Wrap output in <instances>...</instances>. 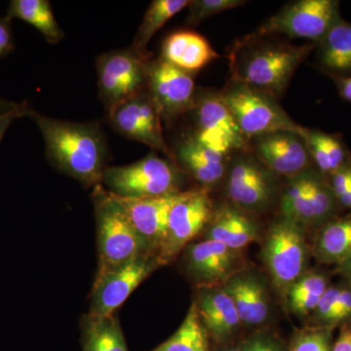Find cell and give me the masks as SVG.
Masks as SVG:
<instances>
[{"instance_id":"obj_9","label":"cell","mask_w":351,"mask_h":351,"mask_svg":"<svg viewBox=\"0 0 351 351\" xmlns=\"http://www.w3.org/2000/svg\"><path fill=\"white\" fill-rule=\"evenodd\" d=\"M160 265L152 255H143L130 262L97 274L91 294L90 314L115 315L132 293Z\"/></svg>"},{"instance_id":"obj_37","label":"cell","mask_w":351,"mask_h":351,"mask_svg":"<svg viewBox=\"0 0 351 351\" xmlns=\"http://www.w3.org/2000/svg\"><path fill=\"white\" fill-rule=\"evenodd\" d=\"M240 348L242 351H282L276 341L265 337H255L248 339Z\"/></svg>"},{"instance_id":"obj_11","label":"cell","mask_w":351,"mask_h":351,"mask_svg":"<svg viewBox=\"0 0 351 351\" xmlns=\"http://www.w3.org/2000/svg\"><path fill=\"white\" fill-rule=\"evenodd\" d=\"M213 204L205 191H186L184 197L171 209L167 239L156 256L159 263L168 262L182 251L214 216Z\"/></svg>"},{"instance_id":"obj_20","label":"cell","mask_w":351,"mask_h":351,"mask_svg":"<svg viewBox=\"0 0 351 351\" xmlns=\"http://www.w3.org/2000/svg\"><path fill=\"white\" fill-rule=\"evenodd\" d=\"M218 57L204 36L193 31H179L164 40L161 58L177 68L193 73Z\"/></svg>"},{"instance_id":"obj_6","label":"cell","mask_w":351,"mask_h":351,"mask_svg":"<svg viewBox=\"0 0 351 351\" xmlns=\"http://www.w3.org/2000/svg\"><path fill=\"white\" fill-rule=\"evenodd\" d=\"M101 101L110 112L147 87L149 59L133 48L104 53L97 59Z\"/></svg>"},{"instance_id":"obj_42","label":"cell","mask_w":351,"mask_h":351,"mask_svg":"<svg viewBox=\"0 0 351 351\" xmlns=\"http://www.w3.org/2000/svg\"><path fill=\"white\" fill-rule=\"evenodd\" d=\"M339 201L343 205V206L350 208L351 210V184L350 189H348V191H346L345 195L339 198Z\"/></svg>"},{"instance_id":"obj_34","label":"cell","mask_w":351,"mask_h":351,"mask_svg":"<svg viewBox=\"0 0 351 351\" xmlns=\"http://www.w3.org/2000/svg\"><path fill=\"white\" fill-rule=\"evenodd\" d=\"M341 290V289L334 287L327 288L324 294L321 297L315 309L316 315L321 321L331 323L332 315L336 311L337 304H338Z\"/></svg>"},{"instance_id":"obj_13","label":"cell","mask_w":351,"mask_h":351,"mask_svg":"<svg viewBox=\"0 0 351 351\" xmlns=\"http://www.w3.org/2000/svg\"><path fill=\"white\" fill-rule=\"evenodd\" d=\"M110 125L124 137L171 156L164 140L161 115L149 92L136 95L108 112Z\"/></svg>"},{"instance_id":"obj_8","label":"cell","mask_w":351,"mask_h":351,"mask_svg":"<svg viewBox=\"0 0 351 351\" xmlns=\"http://www.w3.org/2000/svg\"><path fill=\"white\" fill-rule=\"evenodd\" d=\"M263 255L272 282L280 292H289L302 276L306 263V243L301 226L285 218L274 223Z\"/></svg>"},{"instance_id":"obj_26","label":"cell","mask_w":351,"mask_h":351,"mask_svg":"<svg viewBox=\"0 0 351 351\" xmlns=\"http://www.w3.org/2000/svg\"><path fill=\"white\" fill-rule=\"evenodd\" d=\"M83 351H128L125 337L115 315L88 314L83 326Z\"/></svg>"},{"instance_id":"obj_41","label":"cell","mask_w":351,"mask_h":351,"mask_svg":"<svg viewBox=\"0 0 351 351\" xmlns=\"http://www.w3.org/2000/svg\"><path fill=\"white\" fill-rule=\"evenodd\" d=\"M21 105H22V103H15V101L6 100V99L0 97V112L14 110V108H19Z\"/></svg>"},{"instance_id":"obj_15","label":"cell","mask_w":351,"mask_h":351,"mask_svg":"<svg viewBox=\"0 0 351 351\" xmlns=\"http://www.w3.org/2000/svg\"><path fill=\"white\" fill-rule=\"evenodd\" d=\"M198 130L195 137L221 154L243 149L247 138L221 97L209 95L195 101Z\"/></svg>"},{"instance_id":"obj_27","label":"cell","mask_w":351,"mask_h":351,"mask_svg":"<svg viewBox=\"0 0 351 351\" xmlns=\"http://www.w3.org/2000/svg\"><path fill=\"white\" fill-rule=\"evenodd\" d=\"M315 252L322 263H345L351 256V216L327 223L318 235Z\"/></svg>"},{"instance_id":"obj_16","label":"cell","mask_w":351,"mask_h":351,"mask_svg":"<svg viewBox=\"0 0 351 351\" xmlns=\"http://www.w3.org/2000/svg\"><path fill=\"white\" fill-rule=\"evenodd\" d=\"M186 263L189 276L196 282L213 288L239 274L244 261L239 251L207 239L189 247Z\"/></svg>"},{"instance_id":"obj_14","label":"cell","mask_w":351,"mask_h":351,"mask_svg":"<svg viewBox=\"0 0 351 351\" xmlns=\"http://www.w3.org/2000/svg\"><path fill=\"white\" fill-rule=\"evenodd\" d=\"M184 193L186 191H178L145 198L120 197L112 195L125 210L132 226L147 244L149 254L156 258L167 239L171 209L184 197Z\"/></svg>"},{"instance_id":"obj_39","label":"cell","mask_w":351,"mask_h":351,"mask_svg":"<svg viewBox=\"0 0 351 351\" xmlns=\"http://www.w3.org/2000/svg\"><path fill=\"white\" fill-rule=\"evenodd\" d=\"M331 351H351V330L348 328L341 330L338 339L332 346Z\"/></svg>"},{"instance_id":"obj_22","label":"cell","mask_w":351,"mask_h":351,"mask_svg":"<svg viewBox=\"0 0 351 351\" xmlns=\"http://www.w3.org/2000/svg\"><path fill=\"white\" fill-rule=\"evenodd\" d=\"M257 226L246 214L237 208L221 207L215 211L207 230V239L225 244L240 251L257 237Z\"/></svg>"},{"instance_id":"obj_31","label":"cell","mask_w":351,"mask_h":351,"mask_svg":"<svg viewBox=\"0 0 351 351\" xmlns=\"http://www.w3.org/2000/svg\"><path fill=\"white\" fill-rule=\"evenodd\" d=\"M246 1L241 0H195L189 4V16L186 24L197 25L217 14L243 5Z\"/></svg>"},{"instance_id":"obj_12","label":"cell","mask_w":351,"mask_h":351,"mask_svg":"<svg viewBox=\"0 0 351 351\" xmlns=\"http://www.w3.org/2000/svg\"><path fill=\"white\" fill-rule=\"evenodd\" d=\"M191 75L162 58L149 63L147 90L161 117L176 119L195 108V84Z\"/></svg>"},{"instance_id":"obj_21","label":"cell","mask_w":351,"mask_h":351,"mask_svg":"<svg viewBox=\"0 0 351 351\" xmlns=\"http://www.w3.org/2000/svg\"><path fill=\"white\" fill-rule=\"evenodd\" d=\"M176 154L189 174L204 186H212L223 178L225 154L203 144L195 136L180 143Z\"/></svg>"},{"instance_id":"obj_35","label":"cell","mask_w":351,"mask_h":351,"mask_svg":"<svg viewBox=\"0 0 351 351\" xmlns=\"http://www.w3.org/2000/svg\"><path fill=\"white\" fill-rule=\"evenodd\" d=\"M12 20L0 17V59L6 57L14 50Z\"/></svg>"},{"instance_id":"obj_18","label":"cell","mask_w":351,"mask_h":351,"mask_svg":"<svg viewBox=\"0 0 351 351\" xmlns=\"http://www.w3.org/2000/svg\"><path fill=\"white\" fill-rule=\"evenodd\" d=\"M228 195L234 204L260 211L274 195V182L269 172L254 159L240 158L228 175Z\"/></svg>"},{"instance_id":"obj_2","label":"cell","mask_w":351,"mask_h":351,"mask_svg":"<svg viewBox=\"0 0 351 351\" xmlns=\"http://www.w3.org/2000/svg\"><path fill=\"white\" fill-rule=\"evenodd\" d=\"M98 237V274L114 269L143 255H151L142 237L132 226L125 210L101 184L94 189Z\"/></svg>"},{"instance_id":"obj_7","label":"cell","mask_w":351,"mask_h":351,"mask_svg":"<svg viewBox=\"0 0 351 351\" xmlns=\"http://www.w3.org/2000/svg\"><path fill=\"white\" fill-rule=\"evenodd\" d=\"M313 49V44H306L269 45L255 50L241 66V82L271 98L280 95Z\"/></svg>"},{"instance_id":"obj_23","label":"cell","mask_w":351,"mask_h":351,"mask_svg":"<svg viewBox=\"0 0 351 351\" xmlns=\"http://www.w3.org/2000/svg\"><path fill=\"white\" fill-rule=\"evenodd\" d=\"M225 290L232 297L241 322L248 325L262 324L269 316L267 293L257 278L237 274L225 284Z\"/></svg>"},{"instance_id":"obj_28","label":"cell","mask_w":351,"mask_h":351,"mask_svg":"<svg viewBox=\"0 0 351 351\" xmlns=\"http://www.w3.org/2000/svg\"><path fill=\"white\" fill-rule=\"evenodd\" d=\"M319 61L332 73L351 71V24L341 19L319 43Z\"/></svg>"},{"instance_id":"obj_1","label":"cell","mask_w":351,"mask_h":351,"mask_svg":"<svg viewBox=\"0 0 351 351\" xmlns=\"http://www.w3.org/2000/svg\"><path fill=\"white\" fill-rule=\"evenodd\" d=\"M29 117L43 134L46 156L53 165L85 186L101 184L108 147L98 124L52 119L32 110Z\"/></svg>"},{"instance_id":"obj_29","label":"cell","mask_w":351,"mask_h":351,"mask_svg":"<svg viewBox=\"0 0 351 351\" xmlns=\"http://www.w3.org/2000/svg\"><path fill=\"white\" fill-rule=\"evenodd\" d=\"M189 0H154L147 8L131 47L147 54V47L161 27L189 4Z\"/></svg>"},{"instance_id":"obj_17","label":"cell","mask_w":351,"mask_h":351,"mask_svg":"<svg viewBox=\"0 0 351 351\" xmlns=\"http://www.w3.org/2000/svg\"><path fill=\"white\" fill-rule=\"evenodd\" d=\"M255 149L261 160L272 172L293 176L306 171L311 154L304 138L292 132H276L256 138Z\"/></svg>"},{"instance_id":"obj_4","label":"cell","mask_w":351,"mask_h":351,"mask_svg":"<svg viewBox=\"0 0 351 351\" xmlns=\"http://www.w3.org/2000/svg\"><path fill=\"white\" fill-rule=\"evenodd\" d=\"M101 182L120 197H156L180 191L175 166L156 154L129 165L106 168Z\"/></svg>"},{"instance_id":"obj_3","label":"cell","mask_w":351,"mask_h":351,"mask_svg":"<svg viewBox=\"0 0 351 351\" xmlns=\"http://www.w3.org/2000/svg\"><path fill=\"white\" fill-rule=\"evenodd\" d=\"M219 97L246 138L276 132H292L300 135L302 126L295 124L271 97L245 83H235Z\"/></svg>"},{"instance_id":"obj_38","label":"cell","mask_w":351,"mask_h":351,"mask_svg":"<svg viewBox=\"0 0 351 351\" xmlns=\"http://www.w3.org/2000/svg\"><path fill=\"white\" fill-rule=\"evenodd\" d=\"M351 314V291L341 290L338 304H337L336 311L332 315L331 323L339 322L345 319Z\"/></svg>"},{"instance_id":"obj_19","label":"cell","mask_w":351,"mask_h":351,"mask_svg":"<svg viewBox=\"0 0 351 351\" xmlns=\"http://www.w3.org/2000/svg\"><path fill=\"white\" fill-rule=\"evenodd\" d=\"M200 319L217 341H225L239 329L240 317L232 297L223 288H209L195 302Z\"/></svg>"},{"instance_id":"obj_32","label":"cell","mask_w":351,"mask_h":351,"mask_svg":"<svg viewBox=\"0 0 351 351\" xmlns=\"http://www.w3.org/2000/svg\"><path fill=\"white\" fill-rule=\"evenodd\" d=\"M327 288L326 279L320 274H311L302 276L289 290V302L321 297Z\"/></svg>"},{"instance_id":"obj_33","label":"cell","mask_w":351,"mask_h":351,"mask_svg":"<svg viewBox=\"0 0 351 351\" xmlns=\"http://www.w3.org/2000/svg\"><path fill=\"white\" fill-rule=\"evenodd\" d=\"M330 335L320 329L306 330L298 332L289 351H331Z\"/></svg>"},{"instance_id":"obj_43","label":"cell","mask_w":351,"mask_h":351,"mask_svg":"<svg viewBox=\"0 0 351 351\" xmlns=\"http://www.w3.org/2000/svg\"><path fill=\"white\" fill-rule=\"evenodd\" d=\"M341 270L351 282V256L345 263H341Z\"/></svg>"},{"instance_id":"obj_30","label":"cell","mask_w":351,"mask_h":351,"mask_svg":"<svg viewBox=\"0 0 351 351\" xmlns=\"http://www.w3.org/2000/svg\"><path fill=\"white\" fill-rule=\"evenodd\" d=\"M152 351H210L209 336L200 319L195 302L189 308L179 329Z\"/></svg>"},{"instance_id":"obj_24","label":"cell","mask_w":351,"mask_h":351,"mask_svg":"<svg viewBox=\"0 0 351 351\" xmlns=\"http://www.w3.org/2000/svg\"><path fill=\"white\" fill-rule=\"evenodd\" d=\"M6 17L24 21L32 25L51 44L60 43L64 38V32L58 24L48 0H12L7 9Z\"/></svg>"},{"instance_id":"obj_44","label":"cell","mask_w":351,"mask_h":351,"mask_svg":"<svg viewBox=\"0 0 351 351\" xmlns=\"http://www.w3.org/2000/svg\"><path fill=\"white\" fill-rule=\"evenodd\" d=\"M223 351H242V350H241V348H228V350H225Z\"/></svg>"},{"instance_id":"obj_40","label":"cell","mask_w":351,"mask_h":351,"mask_svg":"<svg viewBox=\"0 0 351 351\" xmlns=\"http://www.w3.org/2000/svg\"><path fill=\"white\" fill-rule=\"evenodd\" d=\"M336 80L339 94L343 100L351 103V76H339Z\"/></svg>"},{"instance_id":"obj_25","label":"cell","mask_w":351,"mask_h":351,"mask_svg":"<svg viewBox=\"0 0 351 351\" xmlns=\"http://www.w3.org/2000/svg\"><path fill=\"white\" fill-rule=\"evenodd\" d=\"M300 136L304 138L311 158L323 174L332 176L348 165V154L338 138L304 127Z\"/></svg>"},{"instance_id":"obj_36","label":"cell","mask_w":351,"mask_h":351,"mask_svg":"<svg viewBox=\"0 0 351 351\" xmlns=\"http://www.w3.org/2000/svg\"><path fill=\"white\" fill-rule=\"evenodd\" d=\"M29 112H31V108H29V105L22 103L19 108L0 112V143H1L2 138H3L11 124L16 119H21V117H29Z\"/></svg>"},{"instance_id":"obj_5","label":"cell","mask_w":351,"mask_h":351,"mask_svg":"<svg viewBox=\"0 0 351 351\" xmlns=\"http://www.w3.org/2000/svg\"><path fill=\"white\" fill-rule=\"evenodd\" d=\"M341 20L336 0H300L283 7L269 18L247 38V43L261 36L284 34L319 43Z\"/></svg>"},{"instance_id":"obj_10","label":"cell","mask_w":351,"mask_h":351,"mask_svg":"<svg viewBox=\"0 0 351 351\" xmlns=\"http://www.w3.org/2000/svg\"><path fill=\"white\" fill-rule=\"evenodd\" d=\"M332 186L313 172L293 176L281 197L284 218L301 223H313L327 219L336 207Z\"/></svg>"}]
</instances>
